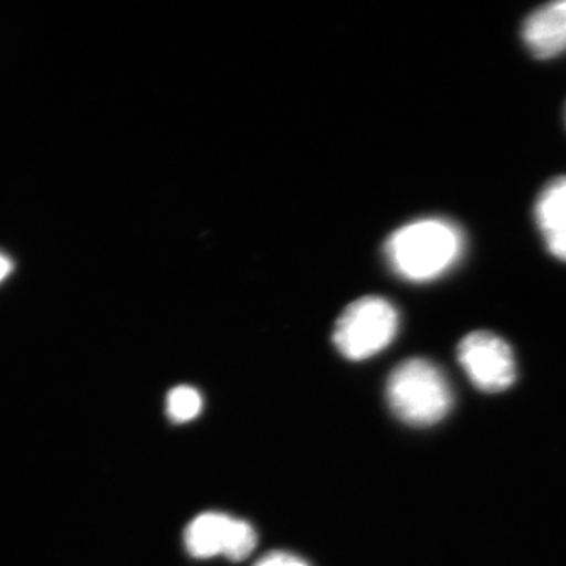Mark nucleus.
I'll list each match as a JSON object with an SVG mask.
<instances>
[{
	"mask_svg": "<svg viewBox=\"0 0 566 566\" xmlns=\"http://www.w3.org/2000/svg\"><path fill=\"white\" fill-rule=\"evenodd\" d=\"M387 403L401 422L430 427L441 422L453 405L446 375L427 359L405 360L395 367L386 387Z\"/></svg>",
	"mask_w": 566,
	"mask_h": 566,
	"instance_id": "obj_2",
	"label": "nucleus"
},
{
	"mask_svg": "<svg viewBox=\"0 0 566 566\" xmlns=\"http://www.w3.org/2000/svg\"><path fill=\"white\" fill-rule=\"evenodd\" d=\"M11 270H13V264H11L10 260L7 259L6 255L0 253V282L11 273Z\"/></svg>",
	"mask_w": 566,
	"mask_h": 566,
	"instance_id": "obj_10",
	"label": "nucleus"
},
{
	"mask_svg": "<svg viewBox=\"0 0 566 566\" xmlns=\"http://www.w3.org/2000/svg\"><path fill=\"white\" fill-rule=\"evenodd\" d=\"M203 398L191 386H178L167 395V416L174 423H188L202 412Z\"/></svg>",
	"mask_w": 566,
	"mask_h": 566,
	"instance_id": "obj_8",
	"label": "nucleus"
},
{
	"mask_svg": "<svg viewBox=\"0 0 566 566\" xmlns=\"http://www.w3.org/2000/svg\"><path fill=\"white\" fill-rule=\"evenodd\" d=\"M464 248V233L457 223L423 218L390 234L385 252L395 274L405 281L424 283L453 270L463 259Z\"/></svg>",
	"mask_w": 566,
	"mask_h": 566,
	"instance_id": "obj_1",
	"label": "nucleus"
},
{
	"mask_svg": "<svg viewBox=\"0 0 566 566\" xmlns=\"http://www.w3.org/2000/svg\"><path fill=\"white\" fill-rule=\"evenodd\" d=\"M400 316L392 303L378 296H365L345 308L334 327L335 348L346 359H368L392 344Z\"/></svg>",
	"mask_w": 566,
	"mask_h": 566,
	"instance_id": "obj_3",
	"label": "nucleus"
},
{
	"mask_svg": "<svg viewBox=\"0 0 566 566\" xmlns=\"http://www.w3.org/2000/svg\"><path fill=\"white\" fill-rule=\"evenodd\" d=\"M185 546L196 558L222 556L241 562L255 549V528L243 520L223 513H202L186 527Z\"/></svg>",
	"mask_w": 566,
	"mask_h": 566,
	"instance_id": "obj_4",
	"label": "nucleus"
},
{
	"mask_svg": "<svg viewBox=\"0 0 566 566\" xmlns=\"http://www.w3.org/2000/svg\"><path fill=\"white\" fill-rule=\"evenodd\" d=\"M523 40L536 59H553L566 52V0L546 3L528 14Z\"/></svg>",
	"mask_w": 566,
	"mask_h": 566,
	"instance_id": "obj_6",
	"label": "nucleus"
},
{
	"mask_svg": "<svg viewBox=\"0 0 566 566\" xmlns=\"http://www.w3.org/2000/svg\"><path fill=\"white\" fill-rule=\"evenodd\" d=\"M253 566H308L305 564L303 558L297 556H293L290 553H281V551H275V553L266 554V556L260 558Z\"/></svg>",
	"mask_w": 566,
	"mask_h": 566,
	"instance_id": "obj_9",
	"label": "nucleus"
},
{
	"mask_svg": "<svg viewBox=\"0 0 566 566\" xmlns=\"http://www.w3.org/2000/svg\"><path fill=\"white\" fill-rule=\"evenodd\" d=\"M458 360L474 386L485 392H501L515 382L516 363L512 348L488 331L465 335L458 346Z\"/></svg>",
	"mask_w": 566,
	"mask_h": 566,
	"instance_id": "obj_5",
	"label": "nucleus"
},
{
	"mask_svg": "<svg viewBox=\"0 0 566 566\" xmlns=\"http://www.w3.org/2000/svg\"><path fill=\"white\" fill-rule=\"evenodd\" d=\"M535 221L547 251L566 262V177L549 182L535 203Z\"/></svg>",
	"mask_w": 566,
	"mask_h": 566,
	"instance_id": "obj_7",
	"label": "nucleus"
}]
</instances>
